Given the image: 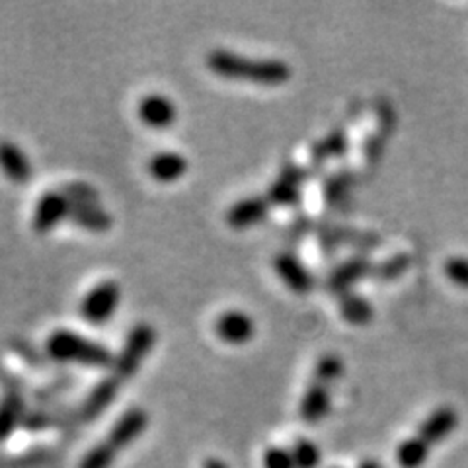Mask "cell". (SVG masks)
<instances>
[{
	"mask_svg": "<svg viewBox=\"0 0 468 468\" xmlns=\"http://www.w3.org/2000/svg\"><path fill=\"white\" fill-rule=\"evenodd\" d=\"M211 73L229 80H244L260 87H280L291 78V67L283 59L248 57L229 50H213L207 55Z\"/></svg>",
	"mask_w": 468,
	"mask_h": 468,
	"instance_id": "6da1fadb",
	"label": "cell"
},
{
	"mask_svg": "<svg viewBox=\"0 0 468 468\" xmlns=\"http://www.w3.org/2000/svg\"><path fill=\"white\" fill-rule=\"evenodd\" d=\"M45 350L55 362L78 363L84 367L106 369L114 367L115 362V353L110 347L67 328L53 330L45 342Z\"/></svg>",
	"mask_w": 468,
	"mask_h": 468,
	"instance_id": "7a4b0ae2",
	"label": "cell"
},
{
	"mask_svg": "<svg viewBox=\"0 0 468 468\" xmlns=\"http://www.w3.org/2000/svg\"><path fill=\"white\" fill-rule=\"evenodd\" d=\"M156 342V330L152 328V324L149 322H137L133 328L129 330L127 338L122 345L119 353H115L114 362V375L119 381H127L133 377L139 367L145 362L147 355L154 347Z\"/></svg>",
	"mask_w": 468,
	"mask_h": 468,
	"instance_id": "3957f363",
	"label": "cell"
},
{
	"mask_svg": "<svg viewBox=\"0 0 468 468\" xmlns=\"http://www.w3.org/2000/svg\"><path fill=\"white\" fill-rule=\"evenodd\" d=\"M122 301V287L115 280H106L82 297L80 317L90 324H104L112 320Z\"/></svg>",
	"mask_w": 468,
	"mask_h": 468,
	"instance_id": "277c9868",
	"label": "cell"
},
{
	"mask_svg": "<svg viewBox=\"0 0 468 468\" xmlns=\"http://www.w3.org/2000/svg\"><path fill=\"white\" fill-rule=\"evenodd\" d=\"M70 201L65 196L63 189H51L45 191V194L35 203L33 217H32V226L33 231L38 233H50L55 226L69 219L70 215Z\"/></svg>",
	"mask_w": 468,
	"mask_h": 468,
	"instance_id": "5b68a950",
	"label": "cell"
},
{
	"mask_svg": "<svg viewBox=\"0 0 468 468\" xmlns=\"http://www.w3.org/2000/svg\"><path fill=\"white\" fill-rule=\"evenodd\" d=\"M213 330L223 342L231 345H243L254 338L256 322L248 312L240 308H229L215 318Z\"/></svg>",
	"mask_w": 468,
	"mask_h": 468,
	"instance_id": "8992f818",
	"label": "cell"
},
{
	"mask_svg": "<svg viewBox=\"0 0 468 468\" xmlns=\"http://www.w3.org/2000/svg\"><path fill=\"white\" fill-rule=\"evenodd\" d=\"M307 178V172L303 168H298L295 164H287L280 178L271 182L268 188V201L270 206H280V207H291L297 206L298 199H301V184Z\"/></svg>",
	"mask_w": 468,
	"mask_h": 468,
	"instance_id": "52a82bcc",
	"label": "cell"
},
{
	"mask_svg": "<svg viewBox=\"0 0 468 468\" xmlns=\"http://www.w3.org/2000/svg\"><path fill=\"white\" fill-rule=\"evenodd\" d=\"M137 114L142 124L151 129H166L176 122V104L174 100L161 92H151L139 100Z\"/></svg>",
	"mask_w": 468,
	"mask_h": 468,
	"instance_id": "ba28073f",
	"label": "cell"
},
{
	"mask_svg": "<svg viewBox=\"0 0 468 468\" xmlns=\"http://www.w3.org/2000/svg\"><path fill=\"white\" fill-rule=\"evenodd\" d=\"M273 270L280 275V280L295 293L305 295L315 287V278H312L305 263L291 252H280L273 258Z\"/></svg>",
	"mask_w": 468,
	"mask_h": 468,
	"instance_id": "9c48e42d",
	"label": "cell"
},
{
	"mask_svg": "<svg viewBox=\"0 0 468 468\" xmlns=\"http://www.w3.org/2000/svg\"><path fill=\"white\" fill-rule=\"evenodd\" d=\"M270 201L266 196H248L238 199L225 215V221L233 229H248L268 217Z\"/></svg>",
	"mask_w": 468,
	"mask_h": 468,
	"instance_id": "30bf717a",
	"label": "cell"
},
{
	"mask_svg": "<svg viewBox=\"0 0 468 468\" xmlns=\"http://www.w3.org/2000/svg\"><path fill=\"white\" fill-rule=\"evenodd\" d=\"M147 426H149L147 412L142 410V408H131V410H127L117 419L115 426L110 431V436H107V443H110L115 451L127 447L147 429Z\"/></svg>",
	"mask_w": 468,
	"mask_h": 468,
	"instance_id": "8fae6325",
	"label": "cell"
},
{
	"mask_svg": "<svg viewBox=\"0 0 468 468\" xmlns=\"http://www.w3.org/2000/svg\"><path fill=\"white\" fill-rule=\"evenodd\" d=\"M147 170L156 182L170 184L188 172V161L184 154L176 151H161L151 156L147 162Z\"/></svg>",
	"mask_w": 468,
	"mask_h": 468,
	"instance_id": "7c38bea8",
	"label": "cell"
},
{
	"mask_svg": "<svg viewBox=\"0 0 468 468\" xmlns=\"http://www.w3.org/2000/svg\"><path fill=\"white\" fill-rule=\"evenodd\" d=\"M0 170L16 184H26L32 178V164L16 142L0 141Z\"/></svg>",
	"mask_w": 468,
	"mask_h": 468,
	"instance_id": "4fadbf2b",
	"label": "cell"
},
{
	"mask_svg": "<svg viewBox=\"0 0 468 468\" xmlns=\"http://www.w3.org/2000/svg\"><path fill=\"white\" fill-rule=\"evenodd\" d=\"M369 271H371L369 260H365V258L347 260V262L342 263V266H338L330 273V278L326 281L328 291L342 297L352 289L355 281L362 280L363 275H367Z\"/></svg>",
	"mask_w": 468,
	"mask_h": 468,
	"instance_id": "5bb4252c",
	"label": "cell"
},
{
	"mask_svg": "<svg viewBox=\"0 0 468 468\" xmlns=\"http://www.w3.org/2000/svg\"><path fill=\"white\" fill-rule=\"evenodd\" d=\"M459 424V416L451 408H439L434 414H431L426 422L419 427V437H422L426 443H439L445 439L451 431L457 427Z\"/></svg>",
	"mask_w": 468,
	"mask_h": 468,
	"instance_id": "9a60e30c",
	"label": "cell"
},
{
	"mask_svg": "<svg viewBox=\"0 0 468 468\" xmlns=\"http://www.w3.org/2000/svg\"><path fill=\"white\" fill-rule=\"evenodd\" d=\"M328 410H330V390L328 387L315 382V385H310L303 394L298 412H301V418L307 424H317L328 414Z\"/></svg>",
	"mask_w": 468,
	"mask_h": 468,
	"instance_id": "2e32d148",
	"label": "cell"
},
{
	"mask_svg": "<svg viewBox=\"0 0 468 468\" xmlns=\"http://www.w3.org/2000/svg\"><path fill=\"white\" fill-rule=\"evenodd\" d=\"M119 382H122V381H119L115 375L102 379L98 385H96L90 390V394L87 396V400H84V406H82L84 416L94 418V416H98L100 412H104L106 408L110 406L117 396Z\"/></svg>",
	"mask_w": 468,
	"mask_h": 468,
	"instance_id": "e0dca14e",
	"label": "cell"
},
{
	"mask_svg": "<svg viewBox=\"0 0 468 468\" xmlns=\"http://www.w3.org/2000/svg\"><path fill=\"white\" fill-rule=\"evenodd\" d=\"M69 221L87 231L102 233L112 226V215L104 211L98 203H92V206H73L70 207Z\"/></svg>",
	"mask_w": 468,
	"mask_h": 468,
	"instance_id": "ac0fdd59",
	"label": "cell"
},
{
	"mask_svg": "<svg viewBox=\"0 0 468 468\" xmlns=\"http://www.w3.org/2000/svg\"><path fill=\"white\" fill-rule=\"evenodd\" d=\"M23 414V399L18 390H8L0 399V441L16 429Z\"/></svg>",
	"mask_w": 468,
	"mask_h": 468,
	"instance_id": "d6986e66",
	"label": "cell"
},
{
	"mask_svg": "<svg viewBox=\"0 0 468 468\" xmlns=\"http://www.w3.org/2000/svg\"><path fill=\"white\" fill-rule=\"evenodd\" d=\"M340 315L345 322L362 326L373 318V307L365 297L355 293H345L340 297Z\"/></svg>",
	"mask_w": 468,
	"mask_h": 468,
	"instance_id": "ffe728a7",
	"label": "cell"
},
{
	"mask_svg": "<svg viewBox=\"0 0 468 468\" xmlns=\"http://www.w3.org/2000/svg\"><path fill=\"white\" fill-rule=\"evenodd\" d=\"M429 454V443L416 436L412 439H406L400 443L399 451H396V461L402 468H419Z\"/></svg>",
	"mask_w": 468,
	"mask_h": 468,
	"instance_id": "44dd1931",
	"label": "cell"
},
{
	"mask_svg": "<svg viewBox=\"0 0 468 468\" xmlns=\"http://www.w3.org/2000/svg\"><path fill=\"white\" fill-rule=\"evenodd\" d=\"M344 371V363L342 359L335 355V353H324L317 365H315V379L318 385L328 387L330 382H334L335 379H340Z\"/></svg>",
	"mask_w": 468,
	"mask_h": 468,
	"instance_id": "7402d4cb",
	"label": "cell"
},
{
	"mask_svg": "<svg viewBox=\"0 0 468 468\" xmlns=\"http://www.w3.org/2000/svg\"><path fill=\"white\" fill-rule=\"evenodd\" d=\"M291 453L295 468H317L320 464V449L317 447V443H312L308 439L297 441Z\"/></svg>",
	"mask_w": 468,
	"mask_h": 468,
	"instance_id": "603a6c76",
	"label": "cell"
},
{
	"mask_svg": "<svg viewBox=\"0 0 468 468\" xmlns=\"http://www.w3.org/2000/svg\"><path fill=\"white\" fill-rule=\"evenodd\" d=\"M61 189L69 197L70 206H92V203H98V191H96V188L84 184V182L67 184Z\"/></svg>",
	"mask_w": 468,
	"mask_h": 468,
	"instance_id": "cb8c5ba5",
	"label": "cell"
},
{
	"mask_svg": "<svg viewBox=\"0 0 468 468\" xmlns=\"http://www.w3.org/2000/svg\"><path fill=\"white\" fill-rule=\"evenodd\" d=\"M114 459H115V449L106 441L87 453V457H84L80 463V468H110Z\"/></svg>",
	"mask_w": 468,
	"mask_h": 468,
	"instance_id": "d4e9b609",
	"label": "cell"
},
{
	"mask_svg": "<svg viewBox=\"0 0 468 468\" xmlns=\"http://www.w3.org/2000/svg\"><path fill=\"white\" fill-rule=\"evenodd\" d=\"M445 273L454 285L468 289V258H463V256L449 258L445 262Z\"/></svg>",
	"mask_w": 468,
	"mask_h": 468,
	"instance_id": "484cf974",
	"label": "cell"
},
{
	"mask_svg": "<svg viewBox=\"0 0 468 468\" xmlns=\"http://www.w3.org/2000/svg\"><path fill=\"white\" fill-rule=\"evenodd\" d=\"M263 468H295L293 453L283 447H270L263 453Z\"/></svg>",
	"mask_w": 468,
	"mask_h": 468,
	"instance_id": "4316f807",
	"label": "cell"
},
{
	"mask_svg": "<svg viewBox=\"0 0 468 468\" xmlns=\"http://www.w3.org/2000/svg\"><path fill=\"white\" fill-rule=\"evenodd\" d=\"M408 260L406 256H396L394 260H389L382 263V266L377 270V275L379 278H385V280H390V278H396V275H400L406 268H408Z\"/></svg>",
	"mask_w": 468,
	"mask_h": 468,
	"instance_id": "83f0119b",
	"label": "cell"
},
{
	"mask_svg": "<svg viewBox=\"0 0 468 468\" xmlns=\"http://www.w3.org/2000/svg\"><path fill=\"white\" fill-rule=\"evenodd\" d=\"M324 154H340L345 151V135L342 131H334V133L320 145Z\"/></svg>",
	"mask_w": 468,
	"mask_h": 468,
	"instance_id": "f1b7e54d",
	"label": "cell"
},
{
	"mask_svg": "<svg viewBox=\"0 0 468 468\" xmlns=\"http://www.w3.org/2000/svg\"><path fill=\"white\" fill-rule=\"evenodd\" d=\"M206 468H226V464H225L223 461H217V459H211V461H207Z\"/></svg>",
	"mask_w": 468,
	"mask_h": 468,
	"instance_id": "f546056e",
	"label": "cell"
},
{
	"mask_svg": "<svg viewBox=\"0 0 468 468\" xmlns=\"http://www.w3.org/2000/svg\"><path fill=\"white\" fill-rule=\"evenodd\" d=\"M359 468H382V466L377 461H365V463L359 464Z\"/></svg>",
	"mask_w": 468,
	"mask_h": 468,
	"instance_id": "4dcf8cb0",
	"label": "cell"
}]
</instances>
